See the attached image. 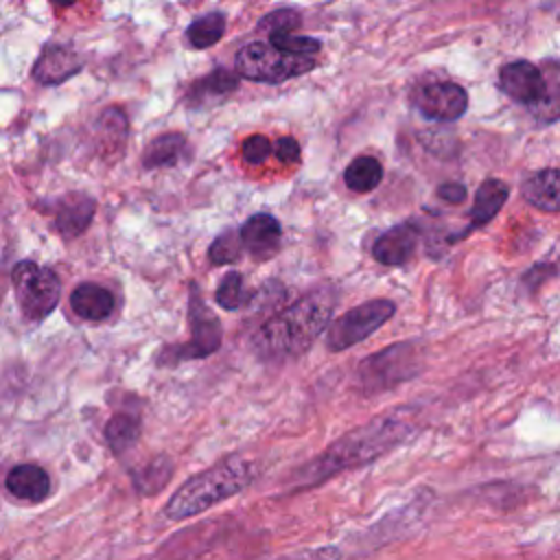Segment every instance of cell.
<instances>
[{
  "instance_id": "cell-1",
  "label": "cell",
  "mask_w": 560,
  "mask_h": 560,
  "mask_svg": "<svg viewBox=\"0 0 560 560\" xmlns=\"http://www.w3.org/2000/svg\"><path fill=\"white\" fill-rule=\"evenodd\" d=\"M418 431V411L413 407H396L370 418L368 422L341 433L313 459L298 466L287 481L291 492L313 490L337 475L363 468Z\"/></svg>"
},
{
  "instance_id": "cell-2",
  "label": "cell",
  "mask_w": 560,
  "mask_h": 560,
  "mask_svg": "<svg viewBox=\"0 0 560 560\" xmlns=\"http://www.w3.org/2000/svg\"><path fill=\"white\" fill-rule=\"evenodd\" d=\"M335 295L330 289H315L284 311L269 317L252 335V350L262 361H287L304 354L330 324Z\"/></svg>"
},
{
  "instance_id": "cell-3",
  "label": "cell",
  "mask_w": 560,
  "mask_h": 560,
  "mask_svg": "<svg viewBox=\"0 0 560 560\" xmlns=\"http://www.w3.org/2000/svg\"><path fill=\"white\" fill-rule=\"evenodd\" d=\"M258 468L243 455H228L210 468L186 479L164 505V516L184 521L197 516L217 503L243 492L256 479Z\"/></svg>"
},
{
  "instance_id": "cell-4",
  "label": "cell",
  "mask_w": 560,
  "mask_h": 560,
  "mask_svg": "<svg viewBox=\"0 0 560 560\" xmlns=\"http://www.w3.org/2000/svg\"><path fill=\"white\" fill-rule=\"evenodd\" d=\"M424 368V352L413 341H400L365 357L357 365V387L365 396L383 394L416 378Z\"/></svg>"
},
{
  "instance_id": "cell-5",
  "label": "cell",
  "mask_w": 560,
  "mask_h": 560,
  "mask_svg": "<svg viewBox=\"0 0 560 560\" xmlns=\"http://www.w3.org/2000/svg\"><path fill=\"white\" fill-rule=\"evenodd\" d=\"M236 70L245 79L262 83H282L315 68V57L284 52L265 42H249L236 52Z\"/></svg>"
},
{
  "instance_id": "cell-6",
  "label": "cell",
  "mask_w": 560,
  "mask_h": 560,
  "mask_svg": "<svg viewBox=\"0 0 560 560\" xmlns=\"http://www.w3.org/2000/svg\"><path fill=\"white\" fill-rule=\"evenodd\" d=\"M11 280L18 304L26 319L42 322L55 311L61 295V282L50 267L22 260L13 267Z\"/></svg>"
},
{
  "instance_id": "cell-7",
  "label": "cell",
  "mask_w": 560,
  "mask_h": 560,
  "mask_svg": "<svg viewBox=\"0 0 560 560\" xmlns=\"http://www.w3.org/2000/svg\"><path fill=\"white\" fill-rule=\"evenodd\" d=\"M396 311V304L392 300L378 298L368 300L350 311H346L341 317H337L332 324H328L326 332V348L330 352H341L359 341L368 339L372 332H376Z\"/></svg>"
},
{
  "instance_id": "cell-8",
  "label": "cell",
  "mask_w": 560,
  "mask_h": 560,
  "mask_svg": "<svg viewBox=\"0 0 560 560\" xmlns=\"http://www.w3.org/2000/svg\"><path fill=\"white\" fill-rule=\"evenodd\" d=\"M188 319H190V341L177 348H168L160 363H177L186 359H203L219 350L221 346V324L214 317V313L206 306V302L199 295V289L190 287V300H188Z\"/></svg>"
},
{
  "instance_id": "cell-9",
  "label": "cell",
  "mask_w": 560,
  "mask_h": 560,
  "mask_svg": "<svg viewBox=\"0 0 560 560\" xmlns=\"http://www.w3.org/2000/svg\"><path fill=\"white\" fill-rule=\"evenodd\" d=\"M413 105L422 112V116L448 122V120H457L466 112L468 94L457 83L433 81L416 92Z\"/></svg>"
},
{
  "instance_id": "cell-10",
  "label": "cell",
  "mask_w": 560,
  "mask_h": 560,
  "mask_svg": "<svg viewBox=\"0 0 560 560\" xmlns=\"http://www.w3.org/2000/svg\"><path fill=\"white\" fill-rule=\"evenodd\" d=\"M497 83L503 94H508L516 103L527 105L529 109H534L545 98V92H547V81L542 70L529 61L505 63L499 70Z\"/></svg>"
},
{
  "instance_id": "cell-11",
  "label": "cell",
  "mask_w": 560,
  "mask_h": 560,
  "mask_svg": "<svg viewBox=\"0 0 560 560\" xmlns=\"http://www.w3.org/2000/svg\"><path fill=\"white\" fill-rule=\"evenodd\" d=\"M83 68L81 57L66 44H46L33 63L31 77L42 85H57Z\"/></svg>"
},
{
  "instance_id": "cell-12",
  "label": "cell",
  "mask_w": 560,
  "mask_h": 560,
  "mask_svg": "<svg viewBox=\"0 0 560 560\" xmlns=\"http://www.w3.org/2000/svg\"><path fill=\"white\" fill-rule=\"evenodd\" d=\"M96 201L85 192H66L55 201V228L63 238H77L92 221Z\"/></svg>"
},
{
  "instance_id": "cell-13",
  "label": "cell",
  "mask_w": 560,
  "mask_h": 560,
  "mask_svg": "<svg viewBox=\"0 0 560 560\" xmlns=\"http://www.w3.org/2000/svg\"><path fill=\"white\" fill-rule=\"evenodd\" d=\"M418 236H420V232L411 223L394 225L392 230L383 232L376 238V243L372 245V256L381 265H387V267L405 265L413 256V252H416Z\"/></svg>"
},
{
  "instance_id": "cell-14",
  "label": "cell",
  "mask_w": 560,
  "mask_h": 560,
  "mask_svg": "<svg viewBox=\"0 0 560 560\" xmlns=\"http://www.w3.org/2000/svg\"><path fill=\"white\" fill-rule=\"evenodd\" d=\"M238 236L243 247L256 260H267L276 256L282 232H280V223L271 214H254L243 223Z\"/></svg>"
},
{
  "instance_id": "cell-15",
  "label": "cell",
  "mask_w": 560,
  "mask_h": 560,
  "mask_svg": "<svg viewBox=\"0 0 560 560\" xmlns=\"http://www.w3.org/2000/svg\"><path fill=\"white\" fill-rule=\"evenodd\" d=\"M4 486L13 497L31 503L44 501L50 494V477L42 466L35 464H20L11 468Z\"/></svg>"
},
{
  "instance_id": "cell-16",
  "label": "cell",
  "mask_w": 560,
  "mask_h": 560,
  "mask_svg": "<svg viewBox=\"0 0 560 560\" xmlns=\"http://www.w3.org/2000/svg\"><path fill=\"white\" fill-rule=\"evenodd\" d=\"M521 195L542 212H560V168H545L529 175L521 186Z\"/></svg>"
},
{
  "instance_id": "cell-17",
  "label": "cell",
  "mask_w": 560,
  "mask_h": 560,
  "mask_svg": "<svg viewBox=\"0 0 560 560\" xmlns=\"http://www.w3.org/2000/svg\"><path fill=\"white\" fill-rule=\"evenodd\" d=\"M70 306L81 319L103 322L114 311V295L96 282H83L70 293Z\"/></svg>"
},
{
  "instance_id": "cell-18",
  "label": "cell",
  "mask_w": 560,
  "mask_h": 560,
  "mask_svg": "<svg viewBox=\"0 0 560 560\" xmlns=\"http://www.w3.org/2000/svg\"><path fill=\"white\" fill-rule=\"evenodd\" d=\"M508 195H510V188L501 179H486L475 192V201L470 208V228L490 223L494 214L503 208Z\"/></svg>"
},
{
  "instance_id": "cell-19",
  "label": "cell",
  "mask_w": 560,
  "mask_h": 560,
  "mask_svg": "<svg viewBox=\"0 0 560 560\" xmlns=\"http://www.w3.org/2000/svg\"><path fill=\"white\" fill-rule=\"evenodd\" d=\"M186 149V138L177 131H168L158 136L155 140L149 142L144 155H142V166L144 168H158V166H175Z\"/></svg>"
},
{
  "instance_id": "cell-20",
  "label": "cell",
  "mask_w": 560,
  "mask_h": 560,
  "mask_svg": "<svg viewBox=\"0 0 560 560\" xmlns=\"http://www.w3.org/2000/svg\"><path fill=\"white\" fill-rule=\"evenodd\" d=\"M140 420L133 413L118 411L105 424V440L114 453L129 451L140 438Z\"/></svg>"
},
{
  "instance_id": "cell-21",
  "label": "cell",
  "mask_w": 560,
  "mask_h": 560,
  "mask_svg": "<svg viewBox=\"0 0 560 560\" xmlns=\"http://www.w3.org/2000/svg\"><path fill=\"white\" fill-rule=\"evenodd\" d=\"M383 179V166L372 155L354 158L343 173V182L354 192H370L374 190Z\"/></svg>"
},
{
  "instance_id": "cell-22",
  "label": "cell",
  "mask_w": 560,
  "mask_h": 560,
  "mask_svg": "<svg viewBox=\"0 0 560 560\" xmlns=\"http://www.w3.org/2000/svg\"><path fill=\"white\" fill-rule=\"evenodd\" d=\"M96 138H98V147L107 153V151H120V147H125V138H127V116L122 109L118 107H109L101 114L98 122H96Z\"/></svg>"
},
{
  "instance_id": "cell-23",
  "label": "cell",
  "mask_w": 560,
  "mask_h": 560,
  "mask_svg": "<svg viewBox=\"0 0 560 560\" xmlns=\"http://www.w3.org/2000/svg\"><path fill=\"white\" fill-rule=\"evenodd\" d=\"M236 85H238L236 74H232L230 70L219 68V70L206 74L201 81H197V83L190 88V92H188V103H190V105H201V103L208 101V98H219V96L230 94Z\"/></svg>"
},
{
  "instance_id": "cell-24",
  "label": "cell",
  "mask_w": 560,
  "mask_h": 560,
  "mask_svg": "<svg viewBox=\"0 0 560 560\" xmlns=\"http://www.w3.org/2000/svg\"><path fill=\"white\" fill-rule=\"evenodd\" d=\"M225 33V15L214 11L208 15H201L190 22L186 28V39L192 48H208L217 44Z\"/></svg>"
},
{
  "instance_id": "cell-25",
  "label": "cell",
  "mask_w": 560,
  "mask_h": 560,
  "mask_svg": "<svg viewBox=\"0 0 560 560\" xmlns=\"http://www.w3.org/2000/svg\"><path fill=\"white\" fill-rule=\"evenodd\" d=\"M542 74L547 81V92L545 98L532 109V114L542 122H551L560 118V66L553 61L547 63Z\"/></svg>"
},
{
  "instance_id": "cell-26",
  "label": "cell",
  "mask_w": 560,
  "mask_h": 560,
  "mask_svg": "<svg viewBox=\"0 0 560 560\" xmlns=\"http://www.w3.org/2000/svg\"><path fill=\"white\" fill-rule=\"evenodd\" d=\"M214 300L221 308L225 311H236L241 308L249 295L245 293V284H243V276L238 271H228L223 276V280L219 282L217 287V293H214Z\"/></svg>"
},
{
  "instance_id": "cell-27",
  "label": "cell",
  "mask_w": 560,
  "mask_h": 560,
  "mask_svg": "<svg viewBox=\"0 0 560 560\" xmlns=\"http://www.w3.org/2000/svg\"><path fill=\"white\" fill-rule=\"evenodd\" d=\"M171 470H173L171 459L155 457L133 475V481L142 492H155L171 479Z\"/></svg>"
},
{
  "instance_id": "cell-28",
  "label": "cell",
  "mask_w": 560,
  "mask_h": 560,
  "mask_svg": "<svg viewBox=\"0 0 560 560\" xmlns=\"http://www.w3.org/2000/svg\"><path fill=\"white\" fill-rule=\"evenodd\" d=\"M243 249L241 236L236 232H223L221 236H217L208 249V258L212 265H228L238 260Z\"/></svg>"
},
{
  "instance_id": "cell-29",
  "label": "cell",
  "mask_w": 560,
  "mask_h": 560,
  "mask_svg": "<svg viewBox=\"0 0 560 560\" xmlns=\"http://www.w3.org/2000/svg\"><path fill=\"white\" fill-rule=\"evenodd\" d=\"M271 46L284 50V52H293V55H306V57H315L319 52V42L313 37H300L293 33H276L269 35Z\"/></svg>"
},
{
  "instance_id": "cell-30",
  "label": "cell",
  "mask_w": 560,
  "mask_h": 560,
  "mask_svg": "<svg viewBox=\"0 0 560 560\" xmlns=\"http://www.w3.org/2000/svg\"><path fill=\"white\" fill-rule=\"evenodd\" d=\"M302 22V15L295 11V9H278V11H271L267 13L260 22H258V28L260 31H267L269 35H276V33H291L300 26Z\"/></svg>"
},
{
  "instance_id": "cell-31",
  "label": "cell",
  "mask_w": 560,
  "mask_h": 560,
  "mask_svg": "<svg viewBox=\"0 0 560 560\" xmlns=\"http://www.w3.org/2000/svg\"><path fill=\"white\" fill-rule=\"evenodd\" d=\"M241 153H243V160L247 164H262L271 153V142L267 140V136L254 133L243 142Z\"/></svg>"
},
{
  "instance_id": "cell-32",
  "label": "cell",
  "mask_w": 560,
  "mask_h": 560,
  "mask_svg": "<svg viewBox=\"0 0 560 560\" xmlns=\"http://www.w3.org/2000/svg\"><path fill=\"white\" fill-rule=\"evenodd\" d=\"M284 560H341V549L337 545H322V547L298 551Z\"/></svg>"
},
{
  "instance_id": "cell-33",
  "label": "cell",
  "mask_w": 560,
  "mask_h": 560,
  "mask_svg": "<svg viewBox=\"0 0 560 560\" xmlns=\"http://www.w3.org/2000/svg\"><path fill=\"white\" fill-rule=\"evenodd\" d=\"M273 153L282 164H295L300 162V144L295 138L291 136H282L276 144H273Z\"/></svg>"
},
{
  "instance_id": "cell-34",
  "label": "cell",
  "mask_w": 560,
  "mask_h": 560,
  "mask_svg": "<svg viewBox=\"0 0 560 560\" xmlns=\"http://www.w3.org/2000/svg\"><path fill=\"white\" fill-rule=\"evenodd\" d=\"M438 195H440L442 199L451 201V203H459V201H464V197H466V188H464L462 184H457V182H446V184H442V186L438 188Z\"/></svg>"
},
{
  "instance_id": "cell-35",
  "label": "cell",
  "mask_w": 560,
  "mask_h": 560,
  "mask_svg": "<svg viewBox=\"0 0 560 560\" xmlns=\"http://www.w3.org/2000/svg\"><path fill=\"white\" fill-rule=\"evenodd\" d=\"M55 7H59V9H63V7H70V4H74L77 0H50Z\"/></svg>"
}]
</instances>
